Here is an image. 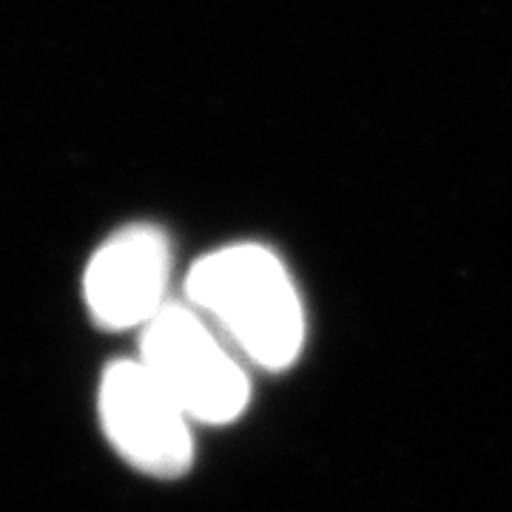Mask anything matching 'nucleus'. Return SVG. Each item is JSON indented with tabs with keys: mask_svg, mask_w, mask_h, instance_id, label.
Instances as JSON below:
<instances>
[{
	"mask_svg": "<svg viewBox=\"0 0 512 512\" xmlns=\"http://www.w3.org/2000/svg\"><path fill=\"white\" fill-rule=\"evenodd\" d=\"M97 416L114 453L137 473L177 481L194 464V421L137 356L106 365Z\"/></svg>",
	"mask_w": 512,
	"mask_h": 512,
	"instance_id": "nucleus-3",
	"label": "nucleus"
},
{
	"mask_svg": "<svg viewBox=\"0 0 512 512\" xmlns=\"http://www.w3.org/2000/svg\"><path fill=\"white\" fill-rule=\"evenodd\" d=\"M185 302L251 365L285 370L302 353V299L285 262L265 245L239 242L197 259L185 276Z\"/></svg>",
	"mask_w": 512,
	"mask_h": 512,
	"instance_id": "nucleus-1",
	"label": "nucleus"
},
{
	"mask_svg": "<svg viewBox=\"0 0 512 512\" xmlns=\"http://www.w3.org/2000/svg\"><path fill=\"white\" fill-rule=\"evenodd\" d=\"M171 259V242L160 225L134 222L111 234L83 274L89 319L109 333L146 328L171 302Z\"/></svg>",
	"mask_w": 512,
	"mask_h": 512,
	"instance_id": "nucleus-4",
	"label": "nucleus"
},
{
	"mask_svg": "<svg viewBox=\"0 0 512 512\" xmlns=\"http://www.w3.org/2000/svg\"><path fill=\"white\" fill-rule=\"evenodd\" d=\"M234 353L194 305L171 299L140 330L137 359L194 424H231L251 402V379Z\"/></svg>",
	"mask_w": 512,
	"mask_h": 512,
	"instance_id": "nucleus-2",
	"label": "nucleus"
}]
</instances>
